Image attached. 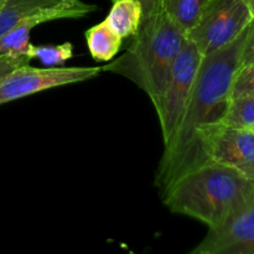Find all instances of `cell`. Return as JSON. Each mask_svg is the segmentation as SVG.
<instances>
[{
    "instance_id": "6da1fadb",
    "label": "cell",
    "mask_w": 254,
    "mask_h": 254,
    "mask_svg": "<svg viewBox=\"0 0 254 254\" xmlns=\"http://www.w3.org/2000/svg\"><path fill=\"white\" fill-rule=\"evenodd\" d=\"M248 26L231 44L202 57L180 127L164 153L155 174V185L164 193L176 180L206 164L200 135L222 123L232 99V86L241 66Z\"/></svg>"
},
{
    "instance_id": "7a4b0ae2",
    "label": "cell",
    "mask_w": 254,
    "mask_h": 254,
    "mask_svg": "<svg viewBox=\"0 0 254 254\" xmlns=\"http://www.w3.org/2000/svg\"><path fill=\"white\" fill-rule=\"evenodd\" d=\"M161 197L173 213L213 230L254 202V179L222 164L206 163L181 176Z\"/></svg>"
},
{
    "instance_id": "3957f363",
    "label": "cell",
    "mask_w": 254,
    "mask_h": 254,
    "mask_svg": "<svg viewBox=\"0 0 254 254\" xmlns=\"http://www.w3.org/2000/svg\"><path fill=\"white\" fill-rule=\"evenodd\" d=\"M186 40V31L164 11L141 20L128 49L102 71L130 79L158 106L174 64Z\"/></svg>"
},
{
    "instance_id": "277c9868",
    "label": "cell",
    "mask_w": 254,
    "mask_h": 254,
    "mask_svg": "<svg viewBox=\"0 0 254 254\" xmlns=\"http://www.w3.org/2000/svg\"><path fill=\"white\" fill-rule=\"evenodd\" d=\"M252 19L245 0H206L197 21L186 31V39L206 56L235 41Z\"/></svg>"
},
{
    "instance_id": "5b68a950",
    "label": "cell",
    "mask_w": 254,
    "mask_h": 254,
    "mask_svg": "<svg viewBox=\"0 0 254 254\" xmlns=\"http://www.w3.org/2000/svg\"><path fill=\"white\" fill-rule=\"evenodd\" d=\"M202 57L197 47L186 39L176 57L163 97L158 106L154 107L160 123L164 145L170 143L180 127Z\"/></svg>"
},
{
    "instance_id": "8992f818",
    "label": "cell",
    "mask_w": 254,
    "mask_h": 254,
    "mask_svg": "<svg viewBox=\"0 0 254 254\" xmlns=\"http://www.w3.org/2000/svg\"><path fill=\"white\" fill-rule=\"evenodd\" d=\"M102 66L93 67H32L22 64L0 79V106L56 87L93 79Z\"/></svg>"
},
{
    "instance_id": "52a82bcc",
    "label": "cell",
    "mask_w": 254,
    "mask_h": 254,
    "mask_svg": "<svg viewBox=\"0 0 254 254\" xmlns=\"http://www.w3.org/2000/svg\"><path fill=\"white\" fill-rule=\"evenodd\" d=\"M206 163L230 166L254 179V130L218 123L200 135Z\"/></svg>"
},
{
    "instance_id": "ba28073f",
    "label": "cell",
    "mask_w": 254,
    "mask_h": 254,
    "mask_svg": "<svg viewBox=\"0 0 254 254\" xmlns=\"http://www.w3.org/2000/svg\"><path fill=\"white\" fill-rule=\"evenodd\" d=\"M96 10V5L82 0H5L0 6V36L30 19H82Z\"/></svg>"
},
{
    "instance_id": "9c48e42d",
    "label": "cell",
    "mask_w": 254,
    "mask_h": 254,
    "mask_svg": "<svg viewBox=\"0 0 254 254\" xmlns=\"http://www.w3.org/2000/svg\"><path fill=\"white\" fill-rule=\"evenodd\" d=\"M192 254H254V202L222 227L208 230Z\"/></svg>"
},
{
    "instance_id": "30bf717a",
    "label": "cell",
    "mask_w": 254,
    "mask_h": 254,
    "mask_svg": "<svg viewBox=\"0 0 254 254\" xmlns=\"http://www.w3.org/2000/svg\"><path fill=\"white\" fill-rule=\"evenodd\" d=\"M122 39L107 22H98L86 31V42L89 54L98 62H108L116 59L122 47Z\"/></svg>"
},
{
    "instance_id": "8fae6325",
    "label": "cell",
    "mask_w": 254,
    "mask_h": 254,
    "mask_svg": "<svg viewBox=\"0 0 254 254\" xmlns=\"http://www.w3.org/2000/svg\"><path fill=\"white\" fill-rule=\"evenodd\" d=\"M141 17L143 10L138 0H113L106 20L122 39H129L139 30Z\"/></svg>"
},
{
    "instance_id": "7c38bea8",
    "label": "cell",
    "mask_w": 254,
    "mask_h": 254,
    "mask_svg": "<svg viewBox=\"0 0 254 254\" xmlns=\"http://www.w3.org/2000/svg\"><path fill=\"white\" fill-rule=\"evenodd\" d=\"M45 22L47 21L42 17L26 20V21H22L21 24L12 27L4 35H1L0 36V57H29L30 49L32 46L31 41H30V35H31L32 29L35 26L45 24Z\"/></svg>"
},
{
    "instance_id": "4fadbf2b",
    "label": "cell",
    "mask_w": 254,
    "mask_h": 254,
    "mask_svg": "<svg viewBox=\"0 0 254 254\" xmlns=\"http://www.w3.org/2000/svg\"><path fill=\"white\" fill-rule=\"evenodd\" d=\"M206 0H163V11L189 31L197 21Z\"/></svg>"
},
{
    "instance_id": "5bb4252c",
    "label": "cell",
    "mask_w": 254,
    "mask_h": 254,
    "mask_svg": "<svg viewBox=\"0 0 254 254\" xmlns=\"http://www.w3.org/2000/svg\"><path fill=\"white\" fill-rule=\"evenodd\" d=\"M222 123L254 130V92L231 99Z\"/></svg>"
},
{
    "instance_id": "9a60e30c",
    "label": "cell",
    "mask_w": 254,
    "mask_h": 254,
    "mask_svg": "<svg viewBox=\"0 0 254 254\" xmlns=\"http://www.w3.org/2000/svg\"><path fill=\"white\" fill-rule=\"evenodd\" d=\"M30 59H37L47 67L64 66L73 57V45L64 42L59 45H32L29 52Z\"/></svg>"
},
{
    "instance_id": "2e32d148",
    "label": "cell",
    "mask_w": 254,
    "mask_h": 254,
    "mask_svg": "<svg viewBox=\"0 0 254 254\" xmlns=\"http://www.w3.org/2000/svg\"><path fill=\"white\" fill-rule=\"evenodd\" d=\"M254 92V62L240 66L232 86V98Z\"/></svg>"
},
{
    "instance_id": "e0dca14e",
    "label": "cell",
    "mask_w": 254,
    "mask_h": 254,
    "mask_svg": "<svg viewBox=\"0 0 254 254\" xmlns=\"http://www.w3.org/2000/svg\"><path fill=\"white\" fill-rule=\"evenodd\" d=\"M30 61H31V60L26 56L0 57V79L4 78L6 74H9L10 72L14 71L17 67L22 66V64H30Z\"/></svg>"
},
{
    "instance_id": "ac0fdd59",
    "label": "cell",
    "mask_w": 254,
    "mask_h": 254,
    "mask_svg": "<svg viewBox=\"0 0 254 254\" xmlns=\"http://www.w3.org/2000/svg\"><path fill=\"white\" fill-rule=\"evenodd\" d=\"M251 62H254V19L251 20L248 25L247 36H246L242 57H241V66H245Z\"/></svg>"
},
{
    "instance_id": "d6986e66",
    "label": "cell",
    "mask_w": 254,
    "mask_h": 254,
    "mask_svg": "<svg viewBox=\"0 0 254 254\" xmlns=\"http://www.w3.org/2000/svg\"><path fill=\"white\" fill-rule=\"evenodd\" d=\"M138 1L140 2L143 10L141 20H145L163 11V0H138Z\"/></svg>"
},
{
    "instance_id": "ffe728a7",
    "label": "cell",
    "mask_w": 254,
    "mask_h": 254,
    "mask_svg": "<svg viewBox=\"0 0 254 254\" xmlns=\"http://www.w3.org/2000/svg\"><path fill=\"white\" fill-rule=\"evenodd\" d=\"M245 1L247 2L248 7L251 10V14H252V17L254 19V0H245Z\"/></svg>"
},
{
    "instance_id": "44dd1931",
    "label": "cell",
    "mask_w": 254,
    "mask_h": 254,
    "mask_svg": "<svg viewBox=\"0 0 254 254\" xmlns=\"http://www.w3.org/2000/svg\"><path fill=\"white\" fill-rule=\"evenodd\" d=\"M4 1H5V0H0V6H1L2 2H4Z\"/></svg>"
},
{
    "instance_id": "7402d4cb",
    "label": "cell",
    "mask_w": 254,
    "mask_h": 254,
    "mask_svg": "<svg viewBox=\"0 0 254 254\" xmlns=\"http://www.w3.org/2000/svg\"><path fill=\"white\" fill-rule=\"evenodd\" d=\"M112 1H113V0H112Z\"/></svg>"
}]
</instances>
